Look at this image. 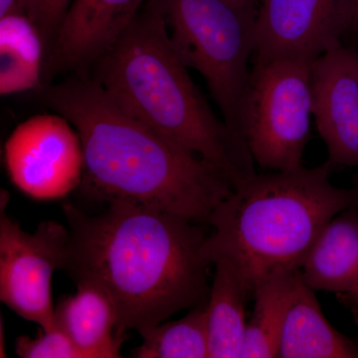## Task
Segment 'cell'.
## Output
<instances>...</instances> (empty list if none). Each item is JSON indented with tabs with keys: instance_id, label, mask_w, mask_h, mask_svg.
I'll use <instances>...</instances> for the list:
<instances>
[{
	"instance_id": "1",
	"label": "cell",
	"mask_w": 358,
	"mask_h": 358,
	"mask_svg": "<svg viewBox=\"0 0 358 358\" xmlns=\"http://www.w3.org/2000/svg\"><path fill=\"white\" fill-rule=\"evenodd\" d=\"M69 231L63 270L77 282H92L112 299L117 336H141L174 313L206 305L210 286L197 222L126 201L89 215L63 205Z\"/></svg>"
},
{
	"instance_id": "2",
	"label": "cell",
	"mask_w": 358,
	"mask_h": 358,
	"mask_svg": "<svg viewBox=\"0 0 358 358\" xmlns=\"http://www.w3.org/2000/svg\"><path fill=\"white\" fill-rule=\"evenodd\" d=\"M44 102L79 134V187L90 199L129 202L208 224L234 190L222 171L122 110L88 72L49 86Z\"/></svg>"
},
{
	"instance_id": "3",
	"label": "cell",
	"mask_w": 358,
	"mask_h": 358,
	"mask_svg": "<svg viewBox=\"0 0 358 358\" xmlns=\"http://www.w3.org/2000/svg\"><path fill=\"white\" fill-rule=\"evenodd\" d=\"M92 68L122 110L215 166L234 188L256 173L248 148L214 114L148 1Z\"/></svg>"
},
{
	"instance_id": "4",
	"label": "cell",
	"mask_w": 358,
	"mask_h": 358,
	"mask_svg": "<svg viewBox=\"0 0 358 358\" xmlns=\"http://www.w3.org/2000/svg\"><path fill=\"white\" fill-rule=\"evenodd\" d=\"M331 164L254 174L218 205L203 245L205 260L229 262L255 289L271 275L301 270L320 233L358 203V190L338 187Z\"/></svg>"
},
{
	"instance_id": "5",
	"label": "cell",
	"mask_w": 358,
	"mask_h": 358,
	"mask_svg": "<svg viewBox=\"0 0 358 358\" xmlns=\"http://www.w3.org/2000/svg\"><path fill=\"white\" fill-rule=\"evenodd\" d=\"M148 3L162 16L179 58L204 78L223 121L246 147L242 117L251 76L249 60L255 53L256 7L237 6L228 0Z\"/></svg>"
},
{
	"instance_id": "6",
	"label": "cell",
	"mask_w": 358,
	"mask_h": 358,
	"mask_svg": "<svg viewBox=\"0 0 358 358\" xmlns=\"http://www.w3.org/2000/svg\"><path fill=\"white\" fill-rule=\"evenodd\" d=\"M313 61H257L251 71L242 138L263 169L291 171L303 166L313 117Z\"/></svg>"
},
{
	"instance_id": "7",
	"label": "cell",
	"mask_w": 358,
	"mask_h": 358,
	"mask_svg": "<svg viewBox=\"0 0 358 358\" xmlns=\"http://www.w3.org/2000/svg\"><path fill=\"white\" fill-rule=\"evenodd\" d=\"M9 194L1 192L0 211V300L44 331L55 327L52 278L63 268L69 231L56 221L25 232L6 214Z\"/></svg>"
},
{
	"instance_id": "8",
	"label": "cell",
	"mask_w": 358,
	"mask_h": 358,
	"mask_svg": "<svg viewBox=\"0 0 358 358\" xmlns=\"http://www.w3.org/2000/svg\"><path fill=\"white\" fill-rule=\"evenodd\" d=\"M4 160L13 185L35 199L64 197L79 187L83 176L81 138L57 113L18 124L4 145Z\"/></svg>"
},
{
	"instance_id": "9",
	"label": "cell",
	"mask_w": 358,
	"mask_h": 358,
	"mask_svg": "<svg viewBox=\"0 0 358 358\" xmlns=\"http://www.w3.org/2000/svg\"><path fill=\"white\" fill-rule=\"evenodd\" d=\"M255 62L315 60L339 43L343 0H258Z\"/></svg>"
},
{
	"instance_id": "10",
	"label": "cell",
	"mask_w": 358,
	"mask_h": 358,
	"mask_svg": "<svg viewBox=\"0 0 358 358\" xmlns=\"http://www.w3.org/2000/svg\"><path fill=\"white\" fill-rule=\"evenodd\" d=\"M313 115L331 166L358 167V53L341 44L313 61Z\"/></svg>"
},
{
	"instance_id": "11",
	"label": "cell",
	"mask_w": 358,
	"mask_h": 358,
	"mask_svg": "<svg viewBox=\"0 0 358 358\" xmlns=\"http://www.w3.org/2000/svg\"><path fill=\"white\" fill-rule=\"evenodd\" d=\"M148 0H73L45 59L43 76L85 73L117 43Z\"/></svg>"
},
{
	"instance_id": "12",
	"label": "cell",
	"mask_w": 358,
	"mask_h": 358,
	"mask_svg": "<svg viewBox=\"0 0 358 358\" xmlns=\"http://www.w3.org/2000/svg\"><path fill=\"white\" fill-rule=\"evenodd\" d=\"M279 357L358 358V341L336 331L322 312L301 271L294 278Z\"/></svg>"
},
{
	"instance_id": "13",
	"label": "cell",
	"mask_w": 358,
	"mask_h": 358,
	"mask_svg": "<svg viewBox=\"0 0 358 358\" xmlns=\"http://www.w3.org/2000/svg\"><path fill=\"white\" fill-rule=\"evenodd\" d=\"M76 286V294L59 300L55 326L69 336L83 358L121 357L124 339L117 336V313L112 299L92 282Z\"/></svg>"
},
{
	"instance_id": "14",
	"label": "cell",
	"mask_w": 358,
	"mask_h": 358,
	"mask_svg": "<svg viewBox=\"0 0 358 358\" xmlns=\"http://www.w3.org/2000/svg\"><path fill=\"white\" fill-rule=\"evenodd\" d=\"M355 206L334 216L308 252L301 273L315 291L339 294L358 282V208Z\"/></svg>"
},
{
	"instance_id": "15",
	"label": "cell",
	"mask_w": 358,
	"mask_h": 358,
	"mask_svg": "<svg viewBox=\"0 0 358 358\" xmlns=\"http://www.w3.org/2000/svg\"><path fill=\"white\" fill-rule=\"evenodd\" d=\"M213 281L206 310L209 357H242L246 334L245 310L254 289L225 260L213 264Z\"/></svg>"
},
{
	"instance_id": "16",
	"label": "cell",
	"mask_w": 358,
	"mask_h": 358,
	"mask_svg": "<svg viewBox=\"0 0 358 358\" xmlns=\"http://www.w3.org/2000/svg\"><path fill=\"white\" fill-rule=\"evenodd\" d=\"M46 48L41 33L25 14L0 18V92L2 95L38 86Z\"/></svg>"
},
{
	"instance_id": "17",
	"label": "cell",
	"mask_w": 358,
	"mask_h": 358,
	"mask_svg": "<svg viewBox=\"0 0 358 358\" xmlns=\"http://www.w3.org/2000/svg\"><path fill=\"white\" fill-rule=\"evenodd\" d=\"M299 271L271 275L254 289L255 305L247 322L242 358L279 357L285 317Z\"/></svg>"
},
{
	"instance_id": "18",
	"label": "cell",
	"mask_w": 358,
	"mask_h": 358,
	"mask_svg": "<svg viewBox=\"0 0 358 358\" xmlns=\"http://www.w3.org/2000/svg\"><path fill=\"white\" fill-rule=\"evenodd\" d=\"M133 350L136 358L209 357L205 305L192 308L182 319L159 324L143 336Z\"/></svg>"
},
{
	"instance_id": "19",
	"label": "cell",
	"mask_w": 358,
	"mask_h": 358,
	"mask_svg": "<svg viewBox=\"0 0 358 358\" xmlns=\"http://www.w3.org/2000/svg\"><path fill=\"white\" fill-rule=\"evenodd\" d=\"M16 353L23 358H83L67 336L57 326L40 331L35 338L22 336L16 341Z\"/></svg>"
},
{
	"instance_id": "20",
	"label": "cell",
	"mask_w": 358,
	"mask_h": 358,
	"mask_svg": "<svg viewBox=\"0 0 358 358\" xmlns=\"http://www.w3.org/2000/svg\"><path fill=\"white\" fill-rule=\"evenodd\" d=\"M73 0H29L26 15L38 28L43 38L46 56L50 50L59 25Z\"/></svg>"
},
{
	"instance_id": "21",
	"label": "cell",
	"mask_w": 358,
	"mask_h": 358,
	"mask_svg": "<svg viewBox=\"0 0 358 358\" xmlns=\"http://www.w3.org/2000/svg\"><path fill=\"white\" fill-rule=\"evenodd\" d=\"M341 21L343 33L350 29H358V0H343Z\"/></svg>"
},
{
	"instance_id": "22",
	"label": "cell",
	"mask_w": 358,
	"mask_h": 358,
	"mask_svg": "<svg viewBox=\"0 0 358 358\" xmlns=\"http://www.w3.org/2000/svg\"><path fill=\"white\" fill-rule=\"evenodd\" d=\"M29 0H0V18L13 14H25Z\"/></svg>"
},
{
	"instance_id": "23",
	"label": "cell",
	"mask_w": 358,
	"mask_h": 358,
	"mask_svg": "<svg viewBox=\"0 0 358 358\" xmlns=\"http://www.w3.org/2000/svg\"><path fill=\"white\" fill-rule=\"evenodd\" d=\"M346 306L352 310L355 320L358 322V282L345 293L338 294Z\"/></svg>"
},
{
	"instance_id": "24",
	"label": "cell",
	"mask_w": 358,
	"mask_h": 358,
	"mask_svg": "<svg viewBox=\"0 0 358 358\" xmlns=\"http://www.w3.org/2000/svg\"><path fill=\"white\" fill-rule=\"evenodd\" d=\"M231 3L241 7H255L258 0H228Z\"/></svg>"
},
{
	"instance_id": "25",
	"label": "cell",
	"mask_w": 358,
	"mask_h": 358,
	"mask_svg": "<svg viewBox=\"0 0 358 358\" xmlns=\"http://www.w3.org/2000/svg\"><path fill=\"white\" fill-rule=\"evenodd\" d=\"M357 208H358V203L357 204Z\"/></svg>"
}]
</instances>
